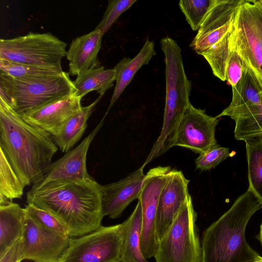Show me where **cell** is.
Here are the masks:
<instances>
[{
  "label": "cell",
  "instance_id": "1",
  "mask_svg": "<svg viewBox=\"0 0 262 262\" xmlns=\"http://www.w3.org/2000/svg\"><path fill=\"white\" fill-rule=\"evenodd\" d=\"M26 194L28 204L53 215L70 237L82 236L102 226L101 185L93 178L51 181L31 188Z\"/></svg>",
  "mask_w": 262,
  "mask_h": 262
},
{
  "label": "cell",
  "instance_id": "2",
  "mask_svg": "<svg viewBox=\"0 0 262 262\" xmlns=\"http://www.w3.org/2000/svg\"><path fill=\"white\" fill-rule=\"evenodd\" d=\"M0 149L27 186L39 180L58 148L50 134L0 100Z\"/></svg>",
  "mask_w": 262,
  "mask_h": 262
},
{
  "label": "cell",
  "instance_id": "3",
  "mask_svg": "<svg viewBox=\"0 0 262 262\" xmlns=\"http://www.w3.org/2000/svg\"><path fill=\"white\" fill-rule=\"evenodd\" d=\"M262 205L248 190L203 232L202 262H252L259 255L247 243V225Z\"/></svg>",
  "mask_w": 262,
  "mask_h": 262
},
{
  "label": "cell",
  "instance_id": "4",
  "mask_svg": "<svg viewBox=\"0 0 262 262\" xmlns=\"http://www.w3.org/2000/svg\"><path fill=\"white\" fill-rule=\"evenodd\" d=\"M165 55L166 99L163 125L143 165L174 146L178 126L190 102L191 83L184 67L182 50L177 42L166 36L160 40Z\"/></svg>",
  "mask_w": 262,
  "mask_h": 262
},
{
  "label": "cell",
  "instance_id": "5",
  "mask_svg": "<svg viewBox=\"0 0 262 262\" xmlns=\"http://www.w3.org/2000/svg\"><path fill=\"white\" fill-rule=\"evenodd\" d=\"M69 73L14 78L0 71V100L21 115L75 94Z\"/></svg>",
  "mask_w": 262,
  "mask_h": 262
},
{
  "label": "cell",
  "instance_id": "6",
  "mask_svg": "<svg viewBox=\"0 0 262 262\" xmlns=\"http://www.w3.org/2000/svg\"><path fill=\"white\" fill-rule=\"evenodd\" d=\"M197 216L189 195L159 240L154 256L156 262H202Z\"/></svg>",
  "mask_w": 262,
  "mask_h": 262
},
{
  "label": "cell",
  "instance_id": "7",
  "mask_svg": "<svg viewBox=\"0 0 262 262\" xmlns=\"http://www.w3.org/2000/svg\"><path fill=\"white\" fill-rule=\"evenodd\" d=\"M66 47V43L51 33H29L1 39L0 59L35 66L62 68Z\"/></svg>",
  "mask_w": 262,
  "mask_h": 262
},
{
  "label": "cell",
  "instance_id": "8",
  "mask_svg": "<svg viewBox=\"0 0 262 262\" xmlns=\"http://www.w3.org/2000/svg\"><path fill=\"white\" fill-rule=\"evenodd\" d=\"M231 40L262 88V7L256 0L242 1Z\"/></svg>",
  "mask_w": 262,
  "mask_h": 262
},
{
  "label": "cell",
  "instance_id": "9",
  "mask_svg": "<svg viewBox=\"0 0 262 262\" xmlns=\"http://www.w3.org/2000/svg\"><path fill=\"white\" fill-rule=\"evenodd\" d=\"M121 224L102 226L81 236L70 237L59 262H120Z\"/></svg>",
  "mask_w": 262,
  "mask_h": 262
},
{
  "label": "cell",
  "instance_id": "10",
  "mask_svg": "<svg viewBox=\"0 0 262 262\" xmlns=\"http://www.w3.org/2000/svg\"><path fill=\"white\" fill-rule=\"evenodd\" d=\"M172 169L170 166H158L150 169L146 174L138 198L142 209L141 249L146 259L154 257L158 249V202L161 190Z\"/></svg>",
  "mask_w": 262,
  "mask_h": 262
},
{
  "label": "cell",
  "instance_id": "11",
  "mask_svg": "<svg viewBox=\"0 0 262 262\" xmlns=\"http://www.w3.org/2000/svg\"><path fill=\"white\" fill-rule=\"evenodd\" d=\"M219 120L190 102L178 126L174 146L185 147L199 154L205 151L217 144L215 133Z\"/></svg>",
  "mask_w": 262,
  "mask_h": 262
},
{
  "label": "cell",
  "instance_id": "12",
  "mask_svg": "<svg viewBox=\"0 0 262 262\" xmlns=\"http://www.w3.org/2000/svg\"><path fill=\"white\" fill-rule=\"evenodd\" d=\"M242 0H213L190 47L199 55L220 40L233 25Z\"/></svg>",
  "mask_w": 262,
  "mask_h": 262
},
{
  "label": "cell",
  "instance_id": "13",
  "mask_svg": "<svg viewBox=\"0 0 262 262\" xmlns=\"http://www.w3.org/2000/svg\"><path fill=\"white\" fill-rule=\"evenodd\" d=\"M70 238L42 228L27 213L22 236L23 260L59 262L69 245Z\"/></svg>",
  "mask_w": 262,
  "mask_h": 262
},
{
  "label": "cell",
  "instance_id": "14",
  "mask_svg": "<svg viewBox=\"0 0 262 262\" xmlns=\"http://www.w3.org/2000/svg\"><path fill=\"white\" fill-rule=\"evenodd\" d=\"M103 119L78 146L51 163L31 188H37L50 182L60 179L92 178L86 168V156L91 143L102 126Z\"/></svg>",
  "mask_w": 262,
  "mask_h": 262
},
{
  "label": "cell",
  "instance_id": "15",
  "mask_svg": "<svg viewBox=\"0 0 262 262\" xmlns=\"http://www.w3.org/2000/svg\"><path fill=\"white\" fill-rule=\"evenodd\" d=\"M189 182L181 171L172 169L169 173L158 202L156 228L159 240L190 195L188 190Z\"/></svg>",
  "mask_w": 262,
  "mask_h": 262
},
{
  "label": "cell",
  "instance_id": "16",
  "mask_svg": "<svg viewBox=\"0 0 262 262\" xmlns=\"http://www.w3.org/2000/svg\"><path fill=\"white\" fill-rule=\"evenodd\" d=\"M143 168L142 166L117 182L101 185L104 216L113 219L119 217L132 201L138 199L146 176Z\"/></svg>",
  "mask_w": 262,
  "mask_h": 262
},
{
  "label": "cell",
  "instance_id": "17",
  "mask_svg": "<svg viewBox=\"0 0 262 262\" xmlns=\"http://www.w3.org/2000/svg\"><path fill=\"white\" fill-rule=\"evenodd\" d=\"M81 98L75 94L22 114L28 123L40 128L53 137L68 120L82 107Z\"/></svg>",
  "mask_w": 262,
  "mask_h": 262
},
{
  "label": "cell",
  "instance_id": "18",
  "mask_svg": "<svg viewBox=\"0 0 262 262\" xmlns=\"http://www.w3.org/2000/svg\"><path fill=\"white\" fill-rule=\"evenodd\" d=\"M103 36L99 30L95 29L73 40L66 55L70 75L77 76L86 70L98 67V54Z\"/></svg>",
  "mask_w": 262,
  "mask_h": 262
},
{
  "label": "cell",
  "instance_id": "19",
  "mask_svg": "<svg viewBox=\"0 0 262 262\" xmlns=\"http://www.w3.org/2000/svg\"><path fill=\"white\" fill-rule=\"evenodd\" d=\"M27 210L0 195V256L23 236Z\"/></svg>",
  "mask_w": 262,
  "mask_h": 262
},
{
  "label": "cell",
  "instance_id": "20",
  "mask_svg": "<svg viewBox=\"0 0 262 262\" xmlns=\"http://www.w3.org/2000/svg\"><path fill=\"white\" fill-rule=\"evenodd\" d=\"M154 46L155 42L147 37L142 48L135 57L133 59L124 57L114 67L117 72L116 83L105 115L130 83L138 70L143 66L147 64L152 57L156 55Z\"/></svg>",
  "mask_w": 262,
  "mask_h": 262
},
{
  "label": "cell",
  "instance_id": "21",
  "mask_svg": "<svg viewBox=\"0 0 262 262\" xmlns=\"http://www.w3.org/2000/svg\"><path fill=\"white\" fill-rule=\"evenodd\" d=\"M122 225L123 245L120 262H148L141 249L142 209L139 201L134 211Z\"/></svg>",
  "mask_w": 262,
  "mask_h": 262
},
{
  "label": "cell",
  "instance_id": "22",
  "mask_svg": "<svg viewBox=\"0 0 262 262\" xmlns=\"http://www.w3.org/2000/svg\"><path fill=\"white\" fill-rule=\"evenodd\" d=\"M232 89L231 103L216 116L219 118L250 105L262 104V88L249 68Z\"/></svg>",
  "mask_w": 262,
  "mask_h": 262
},
{
  "label": "cell",
  "instance_id": "23",
  "mask_svg": "<svg viewBox=\"0 0 262 262\" xmlns=\"http://www.w3.org/2000/svg\"><path fill=\"white\" fill-rule=\"evenodd\" d=\"M101 97L99 96L90 105L82 106L68 120L59 132L53 137L55 144L62 152L70 150L81 139L87 127V121Z\"/></svg>",
  "mask_w": 262,
  "mask_h": 262
},
{
  "label": "cell",
  "instance_id": "24",
  "mask_svg": "<svg viewBox=\"0 0 262 262\" xmlns=\"http://www.w3.org/2000/svg\"><path fill=\"white\" fill-rule=\"evenodd\" d=\"M117 72L114 68L105 69L103 67L89 69L77 75L73 84L75 95L82 98L89 92L95 91L102 97L112 88L116 80Z\"/></svg>",
  "mask_w": 262,
  "mask_h": 262
},
{
  "label": "cell",
  "instance_id": "25",
  "mask_svg": "<svg viewBox=\"0 0 262 262\" xmlns=\"http://www.w3.org/2000/svg\"><path fill=\"white\" fill-rule=\"evenodd\" d=\"M248 163V190L262 205V135L245 142Z\"/></svg>",
  "mask_w": 262,
  "mask_h": 262
},
{
  "label": "cell",
  "instance_id": "26",
  "mask_svg": "<svg viewBox=\"0 0 262 262\" xmlns=\"http://www.w3.org/2000/svg\"><path fill=\"white\" fill-rule=\"evenodd\" d=\"M233 26L220 40L201 54L209 63L213 75L223 81L226 80V69L231 49Z\"/></svg>",
  "mask_w": 262,
  "mask_h": 262
},
{
  "label": "cell",
  "instance_id": "27",
  "mask_svg": "<svg viewBox=\"0 0 262 262\" xmlns=\"http://www.w3.org/2000/svg\"><path fill=\"white\" fill-rule=\"evenodd\" d=\"M25 186L0 149V195L11 201L21 198Z\"/></svg>",
  "mask_w": 262,
  "mask_h": 262
},
{
  "label": "cell",
  "instance_id": "28",
  "mask_svg": "<svg viewBox=\"0 0 262 262\" xmlns=\"http://www.w3.org/2000/svg\"><path fill=\"white\" fill-rule=\"evenodd\" d=\"M0 71L14 78L35 77L61 74L62 68L17 63L0 59Z\"/></svg>",
  "mask_w": 262,
  "mask_h": 262
},
{
  "label": "cell",
  "instance_id": "29",
  "mask_svg": "<svg viewBox=\"0 0 262 262\" xmlns=\"http://www.w3.org/2000/svg\"><path fill=\"white\" fill-rule=\"evenodd\" d=\"M213 0H181L179 6L193 31H198Z\"/></svg>",
  "mask_w": 262,
  "mask_h": 262
},
{
  "label": "cell",
  "instance_id": "30",
  "mask_svg": "<svg viewBox=\"0 0 262 262\" xmlns=\"http://www.w3.org/2000/svg\"><path fill=\"white\" fill-rule=\"evenodd\" d=\"M25 208L28 215L42 228L62 236L70 237L65 226L50 213L32 204H28Z\"/></svg>",
  "mask_w": 262,
  "mask_h": 262
},
{
  "label": "cell",
  "instance_id": "31",
  "mask_svg": "<svg viewBox=\"0 0 262 262\" xmlns=\"http://www.w3.org/2000/svg\"><path fill=\"white\" fill-rule=\"evenodd\" d=\"M230 155L228 148L222 147L218 144H215L199 154L195 160V167L201 171L210 170L226 160Z\"/></svg>",
  "mask_w": 262,
  "mask_h": 262
},
{
  "label": "cell",
  "instance_id": "32",
  "mask_svg": "<svg viewBox=\"0 0 262 262\" xmlns=\"http://www.w3.org/2000/svg\"><path fill=\"white\" fill-rule=\"evenodd\" d=\"M136 2L137 0H109L103 17L95 29L104 35L119 16Z\"/></svg>",
  "mask_w": 262,
  "mask_h": 262
},
{
  "label": "cell",
  "instance_id": "33",
  "mask_svg": "<svg viewBox=\"0 0 262 262\" xmlns=\"http://www.w3.org/2000/svg\"><path fill=\"white\" fill-rule=\"evenodd\" d=\"M230 48L226 69V80L233 87L239 81L248 67L233 46L231 39Z\"/></svg>",
  "mask_w": 262,
  "mask_h": 262
},
{
  "label": "cell",
  "instance_id": "34",
  "mask_svg": "<svg viewBox=\"0 0 262 262\" xmlns=\"http://www.w3.org/2000/svg\"><path fill=\"white\" fill-rule=\"evenodd\" d=\"M23 245L21 236L0 256V262H20L23 260Z\"/></svg>",
  "mask_w": 262,
  "mask_h": 262
},
{
  "label": "cell",
  "instance_id": "35",
  "mask_svg": "<svg viewBox=\"0 0 262 262\" xmlns=\"http://www.w3.org/2000/svg\"><path fill=\"white\" fill-rule=\"evenodd\" d=\"M258 240L259 241L261 246H262V223L260 225V231H259V235L258 236Z\"/></svg>",
  "mask_w": 262,
  "mask_h": 262
},
{
  "label": "cell",
  "instance_id": "36",
  "mask_svg": "<svg viewBox=\"0 0 262 262\" xmlns=\"http://www.w3.org/2000/svg\"><path fill=\"white\" fill-rule=\"evenodd\" d=\"M252 262H262V257L259 255L256 259Z\"/></svg>",
  "mask_w": 262,
  "mask_h": 262
},
{
  "label": "cell",
  "instance_id": "37",
  "mask_svg": "<svg viewBox=\"0 0 262 262\" xmlns=\"http://www.w3.org/2000/svg\"><path fill=\"white\" fill-rule=\"evenodd\" d=\"M256 1L262 7V0H256Z\"/></svg>",
  "mask_w": 262,
  "mask_h": 262
},
{
  "label": "cell",
  "instance_id": "38",
  "mask_svg": "<svg viewBox=\"0 0 262 262\" xmlns=\"http://www.w3.org/2000/svg\"><path fill=\"white\" fill-rule=\"evenodd\" d=\"M261 93H262V92H261Z\"/></svg>",
  "mask_w": 262,
  "mask_h": 262
}]
</instances>
